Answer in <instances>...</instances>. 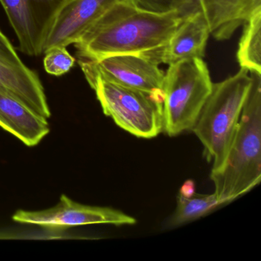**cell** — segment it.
<instances>
[{
	"instance_id": "obj_1",
	"label": "cell",
	"mask_w": 261,
	"mask_h": 261,
	"mask_svg": "<svg viewBox=\"0 0 261 261\" xmlns=\"http://www.w3.org/2000/svg\"><path fill=\"white\" fill-rule=\"evenodd\" d=\"M186 13L155 14L120 0L74 44L77 57L99 61L117 55H144L159 49L167 43Z\"/></svg>"
},
{
	"instance_id": "obj_2",
	"label": "cell",
	"mask_w": 261,
	"mask_h": 261,
	"mask_svg": "<svg viewBox=\"0 0 261 261\" xmlns=\"http://www.w3.org/2000/svg\"><path fill=\"white\" fill-rule=\"evenodd\" d=\"M250 74L251 85L227 159L219 170L210 175L214 193L224 204L245 195L261 181V74Z\"/></svg>"
},
{
	"instance_id": "obj_3",
	"label": "cell",
	"mask_w": 261,
	"mask_h": 261,
	"mask_svg": "<svg viewBox=\"0 0 261 261\" xmlns=\"http://www.w3.org/2000/svg\"><path fill=\"white\" fill-rule=\"evenodd\" d=\"M241 68L234 75L213 83L192 130L201 141L212 172L222 167L238 129L251 77Z\"/></svg>"
},
{
	"instance_id": "obj_4",
	"label": "cell",
	"mask_w": 261,
	"mask_h": 261,
	"mask_svg": "<svg viewBox=\"0 0 261 261\" xmlns=\"http://www.w3.org/2000/svg\"><path fill=\"white\" fill-rule=\"evenodd\" d=\"M79 65L95 91L103 114L139 138L152 139L163 132V100L149 93L126 88L103 79L88 59Z\"/></svg>"
},
{
	"instance_id": "obj_5",
	"label": "cell",
	"mask_w": 261,
	"mask_h": 261,
	"mask_svg": "<svg viewBox=\"0 0 261 261\" xmlns=\"http://www.w3.org/2000/svg\"><path fill=\"white\" fill-rule=\"evenodd\" d=\"M212 85L202 59H183L169 65L163 85V132L176 137L192 130Z\"/></svg>"
},
{
	"instance_id": "obj_6",
	"label": "cell",
	"mask_w": 261,
	"mask_h": 261,
	"mask_svg": "<svg viewBox=\"0 0 261 261\" xmlns=\"http://www.w3.org/2000/svg\"><path fill=\"white\" fill-rule=\"evenodd\" d=\"M13 220L21 224L40 226L48 229H63L74 226L90 224L133 225L134 217L111 207L85 205L62 195L54 207L42 211L19 210Z\"/></svg>"
},
{
	"instance_id": "obj_7",
	"label": "cell",
	"mask_w": 261,
	"mask_h": 261,
	"mask_svg": "<svg viewBox=\"0 0 261 261\" xmlns=\"http://www.w3.org/2000/svg\"><path fill=\"white\" fill-rule=\"evenodd\" d=\"M65 0H0L13 27L21 53L43 54L44 43Z\"/></svg>"
},
{
	"instance_id": "obj_8",
	"label": "cell",
	"mask_w": 261,
	"mask_h": 261,
	"mask_svg": "<svg viewBox=\"0 0 261 261\" xmlns=\"http://www.w3.org/2000/svg\"><path fill=\"white\" fill-rule=\"evenodd\" d=\"M0 90L16 97L45 118L51 117L45 90L39 75L22 62L1 30Z\"/></svg>"
},
{
	"instance_id": "obj_9",
	"label": "cell",
	"mask_w": 261,
	"mask_h": 261,
	"mask_svg": "<svg viewBox=\"0 0 261 261\" xmlns=\"http://www.w3.org/2000/svg\"><path fill=\"white\" fill-rule=\"evenodd\" d=\"M89 61L106 80L149 93L163 100L165 72L160 65L143 55H117L99 61Z\"/></svg>"
},
{
	"instance_id": "obj_10",
	"label": "cell",
	"mask_w": 261,
	"mask_h": 261,
	"mask_svg": "<svg viewBox=\"0 0 261 261\" xmlns=\"http://www.w3.org/2000/svg\"><path fill=\"white\" fill-rule=\"evenodd\" d=\"M120 0H65L44 43L43 54L54 47L76 44Z\"/></svg>"
},
{
	"instance_id": "obj_11",
	"label": "cell",
	"mask_w": 261,
	"mask_h": 261,
	"mask_svg": "<svg viewBox=\"0 0 261 261\" xmlns=\"http://www.w3.org/2000/svg\"><path fill=\"white\" fill-rule=\"evenodd\" d=\"M210 35L205 17L195 7L185 13L164 46L143 56L159 65H170L183 59H203Z\"/></svg>"
},
{
	"instance_id": "obj_12",
	"label": "cell",
	"mask_w": 261,
	"mask_h": 261,
	"mask_svg": "<svg viewBox=\"0 0 261 261\" xmlns=\"http://www.w3.org/2000/svg\"><path fill=\"white\" fill-rule=\"evenodd\" d=\"M195 7L205 17L210 34L218 41L230 39L240 27L261 10V0H195Z\"/></svg>"
},
{
	"instance_id": "obj_13",
	"label": "cell",
	"mask_w": 261,
	"mask_h": 261,
	"mask_svg": "<svg viewBox=\"0 0 261 261\" xmlns=\"http://www.w3.org/2000/svg\"><path fill=\"white\" fill-rule=\"evenodd\" d=\"M48 119L0 90V126L28 146L39 144L49 133Z\"/></svg>"
},
{
	"instance_id": "obj_14",
	"label": "cell",
	"mask_w": 261,
	"mask_h": 261,
	"mask_svg": "<svg viewBox=\"0 0 261 261\" xmlns=\"http://www.w3.org/2000/svg\"><path fill=\"white\" fill-rule=\"evenodd\" d=\"M237 59L241 68L261 74V10L244 25Z\"/></svg>"
},
{
	"instance_id": "obj_15",
	"label": "cell",
	"mask_w": 261,
	"mask_h": 261,
	"mask_svg": "<svg viewBox=\"0 0 261 261\" xmlns=\"http://www.w3.org/2000/svg\"><path fill=\"white\" fill-rule=\"evenodd\" d=\"M224 204L215 193L210 195H196L185 198L178 195L175 212L171 215L166 227H176L198 219L210 213L216 207Z\"/></svg>"
},
{
	"instance_id": "obj_16",
	"label": "cell",
	"mask_w": 261,
	"mask_h": 261,
	"mask_svg": "<svg viewBox=\"0 0 261 261\" xmlns=\"http://www.w3.org/2000/svg\"><path fill=\"white\" fill-rule=\"evenodd\" d=\"M139 10L155 14L187 12L195 0H126Z\"/></svg>"
},
{
	"instance_id": "obj_17",
	"label": "cell",
	"mask_w": 261,
	"mask_h": 261,
	"mask_svg": "<svg viewBox=\"0 0 261 261\" xmlns=\"http://www.w3.org/2000/svg\"><path fill=\"white\" fill-rule=\"evenodd\" d=\"M44 68L47 73L54 76H62L72 68L74 58L67 50V47H54L44 53Z\"/></svg>"
},
{
	"instance_id": "obj_18",
	"label": "cell",
	"mask_w": 261,
	"mask_h": 261,
	"mask_svg": "<svg viewBox=\"0 0 261 261\" xmlns=\"http://www.w3.org/2000/svg\"><path fill=\"white\" fill-rule=\"evenodd\" d=\"M196 193H195V181L192 179H188L181 186L178 195H181L185 198H191Z\"/></svg>"
}]
</instances>
